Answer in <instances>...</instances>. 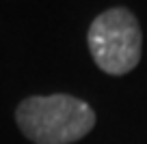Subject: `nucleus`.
<instances>
[{
  "label": "nucleus",
  "mask_w": 147,
  "mask_h": 144,
  "mask_svg": "<svg viewBox=\"0 0 147 144\" xmlns=\"http://www.w3.org/2000/svg\"><path fill=\"white\" fill-rule=\"evenodd\" d=\"M18 127L35 144H71L95 127V112L71 95L28 97L18 105Z\"/></svg>",
  "instance_id": "f257e3e1"
},
{
  "label": "nucleus",
  "mask_w": 147,
  "mask_h": 144,
  "mask_svg": "<svg viewBox=\"0 0 147 144\" xmlns=\"http://www.w3.org/2000/svg\"><path fill=\"white\" fill-rule=\"evenodd\" d=\"M91 58L108 75H125L141 60L143 32L132 11L125 7L100 13L87 32Z\"/></svg>",
  "instance_id": "f03ea898"
}]
</instances>
